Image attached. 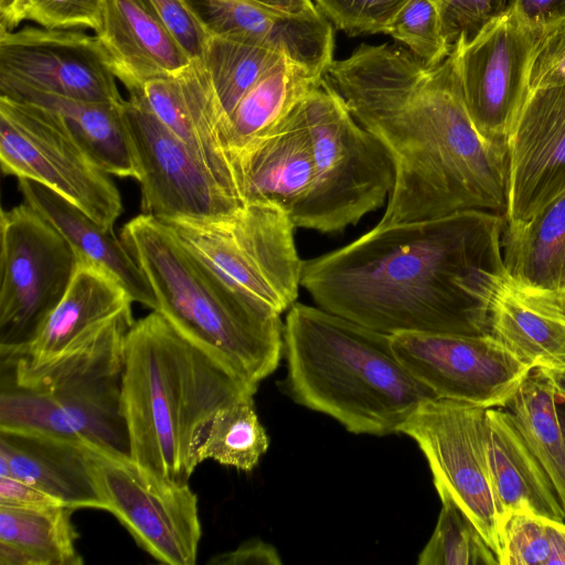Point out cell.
Masks as SVG:
<instances>
[{"mask_svg":"<svg viewBox=\"0 0 565 565\" xmlns=\"http://www.w3.org/2000/svg\"><path fill=\"white\" fill-rule=\"evenodd\" d=\"M129 97L141 100L242 203L234 163L220 142L221 114L201 60L177 74L146 82Z\"/></svg>","mask_w":565,"mask_h":565,"instance_id":"cell-18","label":"cell"},{"mask_svg":"<svg viewBox=\"0 0 565 565\" xmlns=\"http://www.w3.org/2000/svg\"><path fill=\"white\" fill-rule=\"evenodd\" d=\"M557 413L561 422V426L565 436V405L559 401L557 402Z\"/></svg>","mask_w":565,"mask_h":565,"instance_id":"cell-47","label":"cell"},{"mask_svg":"<svg viewBox=\"0 0 565 565\" xmlns=\"http://www.w3.org/2000/svg\"><path fill=\"white\" fill-rule=\"evenodd\" d=\"M488 459L499 524L507 515L527 512L557 521L564 510L544 468L503 407L486 409Z\"/></svg>","mask_w":565,"mask_h":565,"instance_id":"cell-25","label":"cell"},{"mask_svg":"<svg viewBox=\"0 0 565 565\" xmlns=\"http://www.w3.org/2000/svg\"><path fill=\"white\" fill-rule=\"evenodd\" d=\"M287 384L298 404L353 434L385 436L436 395L403 365L386 334L294 303L284 326Z\"/></svg>","mask_w":565,"mask_h":565,"instance_id":"cell-4","label":"cell"},{"mask_svg":"<svg viewBox=\"0 0 565 565\" xmlns=\"http://www.w3.org/2000/svg\"><path fill=\"white\" fill-rule=\"evenodd\" d=\"M486 409L430 398L408 417L399 433L416 441L438 494L449 495L461 508L499 562V516L489 469Z\"/></svg>","mask_w":565,"mask_h":565,"instance_id":"cell-10","label":"cell"},{"mask_svg":"<svg viewBox=\"0 0 565 565\" xmlns=\"http://www.w3.org/2000/svg\"><path fill=\"white\" fill-rule=\"evenodd\" d=\"M384 34L430 66L444 62L454 50L441 15L430 0H407Z\"/></svg>","mask_w":565,"mask_h":565,"instance_id":"cell-35","label":"cell"},{"mask_svg":"<svg viewBox=\"0 0 565 565\" xmlns=\"http://www.w3.org/2000/svg\"><path fill=\"white\" fill-rule=\"evenodd\" d=\"M326 77L392 157L394 185L379 224L471 210L505 217L508 145L475 127L455 49L430 66L402 45L362 43L350 56L333 60Z\"/></svg>","mask_w":565,"mask_h":565,"instance_id":"cell-1","label":"cell"},{"mask_svg":"<svg viewBox=\"0 0 565 565\" xmlns=\"http://www.w3.org/2000/svg\"><path fill=\"white\" fill-rule=\"evenodd\" d=\"M0 163L4 174L51 189L114 232L119 191L53 111L0 95Z\"/></svg>","mask_w":565,"mask_h":565,"instance_id":"cell-8","label":"cell"},{"mask_svg":"<svg viewBox=\"0 0 565 565\" xmlns=\"http://www.w3.org/2000/svg\"><path fill=\"white\" fill-rule=\"evenodd\" d=\"M282 57L285 55L270 49L210 35L201 61L212 84L221 124L243 96Z\"/></svg>","mask_w":565,"mask_h":565,"instance_id":"cell-31","label":"cell"},{"mask_svg":"<svg viewBox=\"0 0 565 565\" xmlns=\"http://www.w3.org/2000/svg\"><path fill=\"white\" fill-rule=\"evenodd\" d=\"M211 36L274 50L326 74L333 62L334 28L318 11L290 14L254 0H184Z\"/></svg>","mask_w":565,"mask_h":565,"instance_id":"cell-17","label":"cell"},{"mask_svg":"<svg viewBox=\"0 0 565 565\" xmlns=\"http://www.w3.org/2000/svg\"><path fill=\"white\" fill-rule=\"evenodd\" d=\"M565 85V19L541 29L530 68V92Z\"/></svg>","mask_w":565,"mask_h":565,"instance_id":"cell-39","label":"cell"},{"mask_svg":"<svg viewBox=\"0 0 565 565\" xmlns=\"http://www.w3.org/2000/svg\"><path fill=\"white\" fill-rule=\"evenodd\" d=\"M104 0H18L8 30L22 21L45 29H89L98 32L103 21Z\"/></svg>","mask_w":565,"mask_h":565,"instance_id":"cell-36","label":"cell"},{"mask_svg":"<svg viewBox=\"0 0 565 565\" xmlns=\"http://www.w3.org/2000/svg\"><path fill=\"white\" fill-rule=\"evenodd\" d=\"M94 34L128 94L148 81L177 74L192 62L166 26L138 0H104L102 26Z\"/></svg>","mask_w":565,"mask_h":565,"instance_id":"cell-23","label":"cell"},{"mask_svg":"<svg viewBox=\"0 0 565 565\" xmlns=\"http://www.w3.org/2000/svg\"><path fill=\"white\" fill-rule=\"evenodd\" d=\"M0 95L53 111L105 172L137 180L138 170L124 113L125 102L111 104L70 98L4 75H0Z\"/></svg>","mask_w":565,"mask_h":565,"instance_id":"cell-26","label":"cell"},{"mask_svg":"<svg viewBox=\"0 0 565 565\" xmlns=\"http://www.w3.org/2000/svg\"><path fill=\"white\" fill-rule=\"evenodd\" d=\"M489 334L533 369H565V290L504 271L490 301Z\"/></svg>","mask_w":565,"mask_h":565,"instance_id":"cell-20","label":"cell"},{"mask_svg":"<svg viewBox=\"0 0 565 565\" xmlns=\"http://www.w3.org/2000/svg\"><path fill=\"white\" fill-rule=\"evenodd\" d=\"M508 7L536 29L565 19V0H511Z\"/></svg>","mask_w":565,"mask_h":565,"instance_id":"cell-43","label":"cell"},{"mask_svg":"<svg viewBox=\"0 0 565 565\" xmlns=\"http://www.w3.org/2000/svg\"><path fill=\"white\" fill-rule=\"evenodd\" d=\"M300 109L311 142L313 178L291 221L296 228L339 232L384 204L394 185V163L326 75Z\"/></svg>","mask_w":565,"mask_h":565,"instance_id":"cell-7","label":"cell"},{"mask_svg":"<svg viewBox=\"0 0 565 565\" xmlns=\"http://www.w3.org/2000/svg\"><path fill=\"white\" fill-rule=\"evenodd\" d=\"M300 104L269 134L234 156L243 205L269 204L292 220L306 201L313 162Z\"/></svg>","mask_w":565,"mask_h":565,"instance_id":"cell-19","label":"cell"},{"mask_svg":"<svg viewBox=\"0 0 565 565\" xmlns=\"http://www.w3.org/2000/svg\"><path fill=\"white\" fill-rule=\"evenodd\" d=\"M269 8L290 13L303 14L316 11L312 0H254Z\"/></svg>","mask_w":565,"mask_h":565,"instance_id":"cell-44","label":"cell"},{"mask_svg":"<svg viewBox=\"0 0 565 565\" xmlns=\"http://www.w3.org/2000/svg\"><path fill=\"white\" fill-rule=\"evenodd\" d=\"M132 299L105 270L78 262L63 298L35 340L20 356L31 365L50 362L82 345L120 316L131 312Z\"/></svg>","mask_w":565,"mask_h":565,"instance_id":"cell-22","label":"cell"},{"mask_svg":"<svg viewBox=\"0 0 565 565\" xmlns=\"http://www.w3.org/2000/svg\"><path fill=\"white\" fill-rule=\"evenodd\" d=\"M500 565H565V523L515 512L500 521Z\"/></svg>","mask_w":565,"mask_h":565,"instance_id":"cell-33","label":"cell"},{"mask_svg":"<svg viewBox=\"0 0 565 565\" xmlns=\"http://www.w3.org/2000/svg\"><path fill=\"white\" fill-rule=\"evenodd\" d=\"M0 505L46 507L62 505L40 489L14 477H0Z\"/></svg>","mask_w":565,"mask_h":565,"instance_id":"cell-42","label":"cell"},{"mask_svg":"<svg viewBox=\"0 0 565 565\" xmlns=\"http://www.w3.org/2000/svg\"><path fill=\"white\" fill-rule=\"evenodd\" d=\"M74 509L0 505V565H81Z\"/></svg>","mask_w":565,"mask_h":565,"instance_id":"cell-28","label":"cell"},{"mask_svg":"<svg viewBox=\"0 0 565 565\" xmlns=\"http://www.w3.org/2000/svg\"><path fill=\"white\" fill-rule=\"evenodd\" d=\"M505 227L504 216L478 210L377 224L306 260L301 286L318 307L386 334H489Z\"/></svg>","mask_w":565,"mask_h":565,"instance_id":"cell-2","label":"cell"},{"mask_svg":"<svg viewBox=\"0 0 565 565\" xmlns=\"http://www.w3.org/2000/svg\"><path fill=\"white\" fill-rule=\"evenodd\" d=\"M124 113L143 214L161 221H215L243 206L141 100L126 99Z\"/></svg>","mask_w":565,"mask_h":565,"instance_id":"cell-13","label":"cell"},{"mask_svg":"<svg viewBox=\"0 0 565 565\" xmlns=\"http://www.w3.org/2000/svg\"><path fill=\"white\" fill-rule=\"evenodd\" d=\"M278 551L259 539L245 541L236 548L211 557L210 565H280Z\"/></svg>","mask_w":565,"mask_h":565,"instance_id":"cell-41","label":"cell"},{"mask_svg":"<svg viewBox=\"0 0 565 565\" xmlns=\"http://www.w3.org/2000/svg\"><path fill=\"white\" fill-rule=\"evenodd\" d=\"M407 0H315L318 11L334 30L348 36L385 33Z\"/></svg>","mask_w":565,"mask_h":565,"instance_id":"cell-37","label":"cell"},{"mask_svg":"<svg viewBox=\"0 0 565 565\" xmlns=\"http://www.w3.org/2000/svg\"><path fill=\"white\" fill-rule=\"evenodd\" d=\"M441 510L435 530L419 554L418 565H494L495 554L483 536L447 494H439Z\"/></svg>","mask_w":565,"mask_h":565,"instance_id":"cell-34","label":"cell"},{"mask_svg":"<svg viewBox=\"0 0 565 565\" xmlns=\"http://www.w3.org/2000/svg\"><path fill=\"white\" fill-rule=\"evenodd\" d=\"M503 262L522 281L565 290V192L526 221L507 224Z\"/></svg>","mask_w":565,"mask_h":565,"instance_id":"cell-29","label":"cell"},{"mask_svg":"<svg viewBox=\"0 0 565 565\" xmlns=\"http://www.w3.org/2000/svg\"><path fill=\"white\" fill-rule=\"evenodd\" d=\"M8 476L40 489L64 507L106 510L89 446L0 429V477Z\"/></svg>","mask_w":565,"mask_h":565,"instance_id":"cell-21","label":"cell"},{"mask_svg":"<svg viewBox=\"0 0 565 565\" xmlns=\"http://www.w3.org/2000/svg\"><path fill=\"white\" fill-rule=\"evenodd\" d=\"M18 0H0V30H8Z\"/></svg>","mask_w":565,"mask_h":565,"instance_id":"cell-45","label":"cell"},{"mask_svg":"<svg viewBox=\"0 0 565 565\" xmlns=\"http://www.w3.org/2000/svg\"><path fill=\"white\" fill-rule=\"evenodd\" d=\"M324 75L287 56L267 71L218 128L220 142L232 161L278 126L321 84Z\"/></svg>","mask_w":565,"mask_h":565,"instance_id":"cell-27","label":"cell"},{"mask_svg":"<svg viewBox=\"0 0 565 565\" xmlns=\"http://www.w3.org/2000/svg\"><path fill=\"white\" fill-rule=\"evenodd\" d=\"M507 145L505 220L516 224L565 192V85L530 92Z\"/></svg>","mask_w":565,"mask_h":565,"instance_id":"cell-16","label":"cell"},{"mask_svg":"<svg viewBox=\"0 0 565 565\" xmlns=\"http://www.w3.org/2000/svg\"><path fill=\"white\" fill-rule=\"evenodd\" d=\"M134 322L127 312L82 345L43 364L0 356V429L130 456L121 383L125 338Z\"/></svg>","mask_w":565,"mask_h":565,"instance_id":"cell-6","label":"cell"},{"mask_svg":"<svg viewBox=\"0 0 565 565\" xmlns=\"http://www.w3.org/2000/svg\"><path fill=\"white\" fill-rule=\"evenodd\" d=\"M179 42L192 61L201 60L209 33L184 0H138Z\"/></svg>","mask_w":565,"mask_h":565,"instance_id":"cell-38","label":"cell"},{"mask_svg":"<svg viewBox=\"0 0 565 565\" xmlns=\"http://www.w3.org/2000/svg\"><path fill=\"white\" fill-rule=\"evenodd\" d=\"M541 29L507 7L455 50L467 111L486 138L507 141L530 95V68Z\"/></svg>","mask_w":565,"mask_h":565,"instance_id":"cell-12","label":"cell"},{"mask_svg":"<svg viewBox=\"0 0 565 565\" xmlns=\"http://www.w3.org/2000/svg\"><path fill=\"white\" fill-rule=\"evenodd\" d=\"M558 396L545 369H532L503 408L547 473L565 513V436Z\"/></svg>","mask_w":565,"mask_h":565,"instance_id":"cell-30","label":"cell"},{"mask_svg":"<svg viewBox=\"0 0 565 565\" xmlns=\"http://www.w3.org/2000/svg\"><path fill=\"white\" fill-rule=\"evenodd\" d=\"M403 365L437 398L503 407L533 369L492 335L391 334Z\"/></svg>","mask_w":565,"mask_h":565,"instance_id":"cell-14","label":"cell"},{"mask_svg":"<svg viewBox=\"0 0 565 565\" xmlns=\"http://www.w3.org/2000/svg\"><path fill=\"white\" fill-rule=\"evenodd\" d=\"M550 374L559 401L565 405V369L546 370Z\"/></svg>","mask_w":565,"mask_h":565,"instance_id":"cell-46","label":"cell"},{"mask_svg":"<svg viewBox=\"0 0 565 565\" xmlns=\"http://www.w3.org/2000/svg\"><path fill=\"white\" fill-rule=\"evenodd\" d=\"M0 75L70 98L125 102L103 44L81 29L0 30Z\"/></svg>","mask_w":565,"mask_h":565,"instance_id":"cell-15","label":"cell"},{"mask_svg":"<svg viewBox=\"0 0 565 565\" xmlns=\"http://www.w3.org/2000/svg\"><path fill=\"white\" fill-rule=\"evenodd\" d=\"M18 181L23 202L61 233L76 253L78 262L92 264L111 275L134 302L157 309V298L147 276L114 232L103 228L51 189L28 179Z\"/></svg>","mask_w":565,"mask_h":565,"instance_id":"cell-24","label":"cell"},{"mask_svg":"<svg viewBox=\"0 0 565 565\" xmlns=\"http://www.w3.org/2000/svg\"><path fill=\"white\" fill-rule=\"evenodd\" d=\"M0 356L21 354L67 290L78 257L26 203L0 215Z\"/></svg>","mask_w":565,"mask_h":565,"instance_id":"cell-9","label":"cell"},{"mask_svg":"<svg viewBox=\"0 0 565 565\" xmlns=\"http://www.w3.org/2000/svg\"><path fill=\"white\" fill-rule=\"evenodd\" d=\"M438 9L447 38L455 47L460 38L470 40L493 17L505 0H430Z\"/></svg>","mask_w":565,"mask_h":565,"instance_id":"cell-40","label":"cell"},{"mask_svg":"<svg viewBox=\"0 0 565 565\" xmlns=\"http://www.w3.org/2000/svg\"><path fill=\"white\" fill-rule=\"evenodd\" d=\"M253 397L244 395L216 413L198 451L200 463L210 459L243 471L257 466L269 439Z\"/></svg>","mask_w":565,"mask_h":565,"instance_id":"cell-32","label":"cell"},{"mask_svg":"<svg viewBox=\"0 0 565 565\" xmlns=\"http://www.w3.org/2000/svg\"><path fill=\"white\" fill-rule=\"evenodd\" d=\"M106 510L160 563L194 565L201 540L198 497L186 484L158 477L130 456L93 448Z\"/></svg>","mask_w":565,"mask_h":565,"instance_id":"cell-11","label":"cell"},{"mask_svg":"<svg viewBox=\"0 0 565 565\" xmlns=\"http://www.w3.org/2000/svg\"><path fill=\"white\" fill-rule=\"evenodd\" d=\"M256 390L152 310L132 323L124 345L121 407L131 459L186 484L216 413Z\"/></svg>","mask_w":565,"mask_h":565,"instance_id":"cell-3","label":"cell"},{"mask_svg":"<svg viewBox=\"0 0 565 565\" xmlns=\"http://www.w3.org/2000/svg\"><path fill=\"white\" fill-rule=\"evenodd\" d=\"M120 239L153 289L156 311L181 333L253 385L277 369L279 313L228 287L154 216L131 218Z\"/></svg>","mask_w":565,"mask_h":565,"instance_id":"cell-5","label":"cell"}]
</instances>
